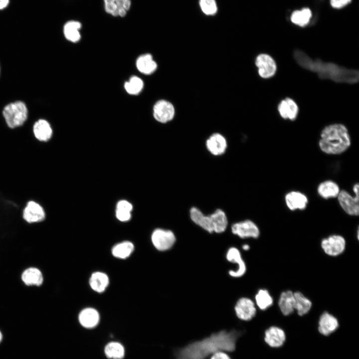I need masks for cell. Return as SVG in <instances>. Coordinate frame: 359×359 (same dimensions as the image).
Instances as JSON below:
<instances>
[{
  "label": "cell",
  "instance_id": "cell-1",
  "mask_svg": "<svg viewBox=\"0 0 359 359\" xmlns=\"http://www.w3.org/2000/svg\"><path fill=\"white\" fill-rule=\"evenodd\" d=\"M243 332L235 330L221 331L199 341H194L175 351V359H205L222 351L233 352Z\"/></svg>",
  "mask_w": 359,
  "mask_h": 359
},
{
  "label": "cell",
  "instance_id": "cell-2",
  "mask_svg": "<svg viewBox=\"0 0 359 359\" xmlns=\"http://www.w3.org/2000/svg\"><path fill=\"white\" fill-rule=\"evenodd\" d=\"M293 56L299 65L316 73L321 79L348 84H355L359 81V74L357 70L348 69L334 63L323 61L320 59H313L300 50H296Z\"/></svg>",
  "mask_w": 359,
  "mask_h": 359
},
{
  "label": "cell",
  "instance_id": "cell-3",
  "mask_svg": "<svg viewBox=\"0 0 359 359\" xmlns=\"http://www.w3.org/2000/svg\"><path fill=\"white\" fill-rule=\"evenodd\" d=\"M320 150L328 155H339L346 152L351 146V138L347 127L335 123L325 127L318 142Z\"/></svg>",
  "mask_w": 359,
  "mask_h": 359
},
{
  "label": "cell",
  "instance_id": "cell-4",
  "mask_svg": "<svg viewBox=\"0 0 359 359\" xmlns=\"http://www.w3.org/2000/svg\"><path fill=\"white\" fill-rule=\"evenodd\" d=\"M189 216L193 223L209 233H221L225 229L226 218L219 208L206 215L197 207H192L190 209Z\"/></svg>",
  "mask_w": 359,
  "mask_h": 359
},
{
  "label": "cell",
  "instance_id": "cell-5",
  "mask_svg": "<svg viewBox=\"0 0 359 359\" xmlns=\"http://www.w3.org/2000/svg\"><path fill=\"white\" fill-rule=\"evenodd\" d=\"M2 114L7 126L14 128L21 126L26 120L28 110L23 102L17 101L6 105Z\"/></svg>",
  "mask_w": 359,
  "mask_h": 359
},
{
  "label": "cell",
  "instance_id": "cell-6",
  "mask_svg": "<svg viewBox=\"0 0 359 359\" xmlns=\"http://www.w3.org/2000/svg\"><path fill=\"white\" fill-rule=\"evenodd\" d=\"M359 185L356 183L353 186V194L348 191L341 189L337 198L343 210L350 216L359 215Z\"/></svg>",
  "mask_w": 359,
  "mask_h": 359
},
{
  "label": "cell",
  "instance_id": "cell-7",
  "mask_svg": "<svg viewBox=\"0 0 359 359\" xmlns=\"http://www.w3.org/2000/svg\"><path fill=\"white\" fill-rule=\"evenodd\" d=\"M347 240L343 235L332 234L323 238L320 242V247L327 256L336 257L343 254L347 248Z\"/></svg>",
  "mask_w": 359,
  "mask_h": 359
},
{
  "label": "cell",
  "instance_id": "cell-8",
  "mask_svg": "<svg viewBox=\"0 0 359 359\" xmlns=\"http://www.w3.org/2000/svg\"><path fill=\"white\" fill-rule=\"evenodd\" d=\"M151 240L157 250L164 251L169 250L174 246L176 237L175 233L171 230L157 228L153 232Z\"/></svg>",
  "mask_w": 359,
  "mask_h": 359
},
{
  "label": "cell",
  "instance_id": "cell-9",
  "mask_svg": "<svg viewBox=\"0 0 359 359\" xmlns=\"http://www.w3.org/2000/svg\"><path fill=\"white\" fill-rule=\"evenodd\" d=\"M231 228L233 234L242 239H257L260 235L259 227L250 219L235 222L232 225Z\"/></svg>",
  "mask_w": 359,
  "mask_h": 359
},
{
  "label": "cell",
  "instance_id": "cell-10",
  "mask_svg": "<svg viewBox=\"0 0 359 359\" xmlns=\"http://www.w3.org/2000/svg\"><path fill=\"white\" fill-rule=\"evenodd\" d=\"M236 315L240 320L248 321L252 319L257 313L254 301L248 297H241L234 307Z\"/></svg>",
  "mask_w": 359,
  "mask_h": 359
},
{
  "label": "cell",
  "instance_id": "cell-11",
  "mask_svg": "<svg viewBox=\"0 0 359 359\" xmlns=\"http://www.w3.org/2000/svg\"><path fill=\"white\" fill-rule=\"evenodd\" d=\"M255 65L259 76L263 78H269L273 76L276 72L275 61L267 54H259L256 58Z\"/></svg>",
  "mask_w": 359,
  "mask_h": 359
},
{
  "label": "cell",
  "instance_id": "cell-12",
  "mask_svg": "<svg viewBox=\"0 0 359 359\" xmlns=\"http://www.w3.org/2000/svg\"><path fill=\"white\" fill-rule=\"evenodd\" d=\"M175 109L172 103L165 100L157 102L153 107V116L155 119L162 123H166L173 120Z\"/></svg>",
  "mask_w": 359,
  "mask_h": 359
},
{
  "label": "cell",
  "instance_id": "cell-13",
  "mask_svg": "<svg viewBox=\"0 0 359 359\" xmlns=\"http://www.w3.org/2000/svg\"><path fill=\"white\" fill-rule=\"evenodd\" d=\"M284 201L287 207L291 211L304 210L309 203L308 196L298 190L288 192L285 195Z\"/></svg>",
  "mask_w": 359,
  "mask_h": 359
},
{
  "label": "cell",
  "instance_id": "cell-14",
  "mask_svg": "<svg viewBox=\"0 0 359 359\" xmlns=\"http://www.w3.org/2000/svg\"><path fill=\"white\" fill-rule=\"evenodd\" d=\"M226 258L229 262L237 265V268L235 270H230L228 271L230 276L239 278L245 274L247 270L246 265L238 248L234 247L229 248L226 254Z\"/></svg>",
  "mask_w": 359,
  "mask_h": 359
},
{
  "label": "cell",
  "instance_id": "cell-15",
  "mask_svg": "<svg viewBox=\"0 0 359 359\" xmlns=\"http://www.w3.org/2000/svg\"><path fill=\"white\" fill-rule=\"evenodd\" d=\"M339 327V320L333 314L328 311H324L320 315L318 330L321 334L325 336H329L335 332Z\"/></svg>",
  "mask_w": 359,
  "mask_h": 359
},
{
  "label": "cell",
  "instance_id": "cell-16",
  "mask_svg": "<svg viewBox=\"0 0 359 359\" xmlns=\"http://www.w3.org/2000/svg\"><path fill=\"white\" fill-rule=\"evenodd\" d=\"M104 8L108 14L116 17L125 16L131 6V0H103Z\"/></svg>",
  "mask_w": 359,
  "mask_h": 359
},
{
  "label": "cell",
  "instance_id": "cell-17",
  "mask_svg": "<svg viewBox=\"0 0 359 359\" xmlns=\"http://www.w3.org/2000/svg\"><path fill=\"white\" fill-rule=\"evenodd\" d=\"M205 146L208 151L212 155L217 156L223 155L227 148L225 138L219 133H214L206 140Z\"/></svg>",
  "mask_w": 359,
  "mask_h": 359
},
{
  "label": "cell",
  "instance_id": "cell-18",
  "mask_svg": "<svg viewBox=\"0 0 359 359\" xmlns=\"http://www.w3.org/2000/svg\"><path fill=\"white\" fill-rule=\"evenodd\" d=\"M264 339L270 347L279 348L282 346L285 342L286 334L280 327L272 326L265 330Z\"/></svg>",
  "mask_w": 359,
  "mask_h": 359
},
{
  "label": "cell",
  "instance_id": "cell-19",
  "mask_svg": "<svg viewBox=\"0 0 359 359\" xmlns=\"http://www.w3.org/2000/svg\"><path fill=\"white\" fill-rule=\"evenodd\" d=\"M277 305L283 316H288L292 314L295 312L294 292L291 290L281 292L278 299Z\"/></svg>",
  "mask_w": 359,
  "mask_h": 359
},
{
  "label": "cell",
  "instance_id": "cell-20",
  "mask_svg": "<svg viewBox=\"0 0 359 359\" xmlns=\"http://www.w3.org/2000/svg\"><path fill=\"white\" fill-rule=\"evenodd\" d=\"M24 219L28 223L40 222L45 218L42 207L34 201H29L23 212Z\"/></svg>",
  "mask_w": 359,
  "mask_h": 359
},
{
  "label": "cell",
  "instance_id": "cell-21",
  "mask_svg": "<svg viewBox=\"0 0 359 359\" xmlns=\"http://www.w3.org/2000/svg\"><path fill=\"white\" fill-rule=\"evenodd\" d=\"M341 190L339 185L331 180L322 181L317 188L318 195L324 199L337 198Z\"/></svg>",
  "mask_w": 359,
  "mask_h": 359
},
{
  "label": "cell",
  "instance_id": "cell-22",
  "mask_svg": "<svg viewBox=\"0 0 359 359\" xmlns=\"http://www.w3.org/2000/svg\"><path fill=\"white\" fill-rule=\"evenodd\" d=\"M278 110L282 118L290 120H295L299 112L297 104L290 98L282 100L278 105Z\"/></svg>",
  "mask_w": 359,
  "mask_h": 359
},
{
  "label": "cell",
  "instance_id": "cell-23",
  "mask_svg": "<svg viewBox=\"0 0 359 359\" xmlns=\"http://www.w3.org/2000/svg\"><path fill=\"white\" fill-rule=\"evenodd\" d=\"M78 320L84 328L90 329L96 327L99 323L100 316L98 311L92 308H87L81 311Z\"/></svg>",
  "mask_w": 359,
  "mask_h": 359
},
{
  "label": "cell",
  "instance_id": "cell-24",
  "mask_svg": "<svg viewBox=\"0 0 359 359\" xmlns=\"http://www.w3.org/2000/svg\"><path fill=\"white\" fill-rule=\"evenodd\" d=\"M295 298V312L299 316L308 314L313 307L312 301L301 291L294 292Z\"/></svg>",
  "mask_w": 359,
  "mask_h": 359
},
{
  "label": "cell",
  "instance_id": "cell-25",
  "mask_svg": "<svg viewBox=\"0 0 359 359\" xmlns=\"http://www.w3.org/2000/svg\"><path fill=\"white\" fill-rule=\"evenodd\" d=\"M254 303L257 308L264 311L273 306L274 298L268 289L260 288L255 295Z\"/></svg>",
  "mask_w": 359,
  "mask_h": 359
},
{
  "label": "cell",
  "instance_id": "cell-26",
  "mask_svg": "<svg viewBox=\"0 0 359 359\" xmlns=\"http://www.w3.org/2000/svg\"><path fill=\"white\" fill-rule=\"evenodd\" d=\"M136 66L138 70L146 75L154 72L157 68V64L150 54H145L140 56L136 61Z\"/></svg>",
  "mask_w": 359,
  "mask_h": 359
},
{
  "label": "cell",
  "instance_id": "cell-27",
  "mask_svg": "<svg viewBox=\"0 0 359 359\" xmlns=\"http://www.w3.org/2000/svg\"><path fill=\"white\" fill-rule=\"evenodd\" d=\"M33 131L35 138L40 141H47L51 138L52 134L50 124L43 119H40L35 123Z\"/></svg>",
  "mask_w": 359,
  "mask_h": 359
},
{
  "label": "cell",
  "instance_id": "cell-28",
  "mask_svg": "<svg viewBox=\"0 0 359 359\" xmlns=\"http://www.w3.org/2000/svg\"><path fill=\"white\" fill-rule=\"evenodd\" d=\"M82 27L81 23L77 20H70L67 22L63 28V32L65 38L72 42H77L81 38L80 30Z\"/></svg>",
  "mask_w": 359,
  "mask_h": 359
},
{
  "label": "cell",
  "instance_id": "cell-29",
  "mask_svg": "<svg viewBox=\"0 0 359 359\" xmlns=\"http://www.w3.org/2000/svg\"><path fill=\"white\" fill-rule=\"evenodd\" d=\"M21 279L27 285L40 286L43 282V276L41 271L34 267L25 270L21 275Z\"/></svg>",
  "mask_w": 359,
  "mask_h": 359
},
{
  "label": "cell",
  "instance_id": "cell-30",
  "mask_svg": "<svg viewBox=\"0 0 359 359\" xmlns=\"http://www.w3.org/2000/svg\"><path fill=\"white\" fill-rule=\"evenodd\" d=\"M108 284V277L106 274L101 272L93 273L89 280L91 288L94 291L99 293L104 291Z\"/></svg>",
  "mask_w": 359,
  "mask_h": 359
},
{
  "label": "cell",
  "instance_id": "cell-31",
  "mask_svg": "<svg viewBox=\"0 0 359 359\" xmlns=\"http://www.w3.org/2000/svg\"><path fill=\"white\" fill-rule=\"evenodd\" d=\"M104 353L108 359H122L125 356V349L120 343L111 342L105 347Z\"/></svg>",
  "mask_w": 359,
  "mask_h": 359
},
{
  "label": "cell",
  "instance_id": "cell-32",
  "mask_svg": "<svg viewBox=\"0 0 359 359\" xmlns=\"http://www.w3.org/2000/svg\"><path fill=\"white\" fill-rule=\"evenodd\" d=\"M134 249L133 244L131 242L126 241L117 244L114 246L112 250V253L117 258L125 259L131 254Z\"/></svg>",
  "mask_w": 359,
  "mask_h": 359
},
{
  "label": "cell",
  "instance_id": "cell-33",
  "mask_svg": "<svg viewBox=\"0 0 359 359\" xmlns=\"http://www.w3.org/2000/svg\"><path fill=\"white\" fill-rule=\"evenodd\" d=\"M312 16L311 10L308 8H305L302 10L294 11L291 17L292 22L300 26L306 25L310 21Z\"/></svg>",
  "mask_w": 359,
  "mask_h": 359
},
{
  "label": "cell",
  "instance_id": "cell-34",
  "mask_svg": "<svg viewBox=\"0 0 359 359\" xmlns=\"http://www.w3.org/2000/svg\"><path fill=\"white\" fill-rule=\"evenodd\" d=\"M127 92L131 95H137L141 92L144 87V82L139 77L134 76L130 78L124 85Z\"/></svg>",
  "mask_w": 359,
  "mask_h": 359
},
{
  "label": "cell",
  "instance_id": "cell-35",
  "mask_svg": "<svg viewBox=\"0 0 359 359\" xmlns=\"http://www.w3.org/2000/svg\"><path fill=\"white\" fill-rule=\"evenodd\" d=\"M199 5L202 12L206 15H214L217 11L215 0H199Z\"/></svg>",
  "mask_w": 359,
  "mask_h": 359
},
{
  "label": "cell",
  "instance_id": "cell-36",
  "mask_svg": "<svg viewBox=\"0 0 359 359\" xmlns=\"http://www.w3.org/2000/svg\"><path fill=\"white\" fill-rule=\"evenodd\" d=\"M133 206L131 203L125 200L119 201L117 204V210L131 212Z\"/></svg>",
  "mask_w": 359,
  "mask_h": 359
},
{
  "label": "cell",
  "instance_id": "cell-37",
  "mask_svg": "<svg viewBox=\"0 0 359 359\" xmlns=\"http://www.w3.org/2000/svg\"><path fill=\"white\" fill-rule=\"evenodd\" d=\"M116 215L117 218L121 221H127L129 220L131 217V212L117 209L116 211Z\"/></svg>",
  "mask_w": 359,
  "mask_h": 359
},
{
  "label": "cell",
  "instance_id": "cell-38",
  "mask_svg": "<svg viewBox=\"0 0 359 359\" xmlns=\"http://www.w3.org/2000/svg\"><path fill=\"white\" fill-rule=\"evenodd\" d=\"M351 0H331V4L333 7L342 8L351 2Z\"/></svg>",
  "mask_w": 359,
  "mask_h": 359
},
{
  "label": "cell",
  "instance_id": "cell-39",
  "mask_svg": "<svg viewBox=\"0 0 359 359\" xmlns=\"http://www.w3.org/2000/svg\"><path fill=\"white\" fill-rule=\"evenodd\" d=\"M211 359H230V358L226 354L218 352L213 354Z\"/></svg>",
  "mask_w": 359,
  "mask_h": 359
},
{
  "label": "cell",
  "instance_id": "cell-40",
  "mask_svg": "<svg viewBox=\"0 0 359 359\" xmlns=\"http://www.w3.org/2000/svg\"><path fill=\"white\" fill-rule=\"evenodd\" d=\"M8 0H0V9L4 8L7 6Z\"/></svg>",
  "mask_w": 359,
  "mask_h": 359
},
{
  "label": "cell",
  "instance_id": "cell-41",
  "mask_svg": "<svg viewBox=\"0 0 359 359\" xmlns=\"http://www.w3.org/2000/svg\"><path fill=\"white\" fill-rule=\"evenodd\" d=\"M242 249L245 251H248L250 249V246L248 244H245L242 245Z\"/></svg>",
  "mask_w": 359,
  "mask_h": 359
},
{
  "label": "cell",
  "instance_id": "cell-42",
  "mask_svg": "<svg viewBox=\"0 0 359 359\" xmlns=\"http://www.w3.org/2000/svg\"><path fill=\"white\" fill-rule=\"evenodd\" d=\"M2 335L1 333V332L0 331V343L2 340Z\"/></svg>",
  "mask_w": 359,
  "mask_h": 359
}]
</instances>
